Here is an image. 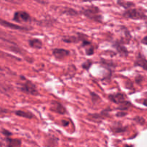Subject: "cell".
Listing matches in <instances>:
<instances>
[{
    "label": "cell",
    "instance_id": "cell-1",
    "mask_svg": "<svg viewBox=\"0 0 147 147\" xmlns=\"http://www.w3.org/2000/svg\"><path fill=\"white\" fill-rule=\"evenodd\" d=\"M100 10L98 7H94V6H91V7H89L88 8H86V9L83 10V14L88 17V18H90V20H95V21L100 22L101 21V16L100 15Z\"/></svg>",
    "mask_w": 147,
    "mask_h": 147
},
{
    "label": "cell",
    "instance_id": "cell-2",
    "mask_svg": "<svg viewBox=\"0 0 147 147\" xmlns=\"http://www.w3.org/2000/svg\"><path fill=\"white\" fill-rule=\"evenodd\" d=\"M123 16L126 18L134 19V20H141V19H144L146 17V15L143 12V11L137 9L131 8L123 14Z\"/></svg>",
    "mask_w": 147,
    "mask_h": 147
},
{
    "label": "cell",
    "instance_id": "cell-3",
    "mask_svg": "<svg viewBox=\"0 0 147 147\" xmlns=\"http://www.w3.org/2000/svg\"><path fill=\"white\" fill-rule=\"evenodd\" d=\"M21 90L24 93H28V94L33 95V96H37L39 94L38 91L36 88V86L32 83H31L30 81H27V80L25 83L22 84Z\"/></svg>",
    "mask_w": 147,
    "mask_h": 147
},
{
    "label": "cell",
    "instance_id": "cell-4",
    "mask_svg": "<svg viewBox=\"0 0 147 147\" xmlns=\"http://www.w3.org/2000/svg\"><path fill=\"white\" fill-rule=\"evenodd\" d=\"M13 20L17 22H27L30 21L31 17H30V14L26 11H19L14 13Z\"/></svg>",
    "mask_w": 147,
    "mask_h": 147
},
{
    "label": "cell",
    "instance_id": "cell-5",
    "mask_svg": "<svg viewBox=\"0 0 147 147\" xmlns=\"http://www.w3.org/2000/svg\"><path fill=\"white\" fill-rule=\"evenodd\" d=\"M109 98L112 102L115 103H118V104H121V103L126 101L124 96L121 93H116V94L110 95Z\"/></svg>",
    "mask_w": 147,
    "mask_h": 147
},
{
    "label": "cell",
    "instance_id": "cell-6",
    "mask_svg": "<svg viewBox=\"0 0 147 147\" xmlns=\"http://www.w3.org/2000/svg\"><path fill=\"white\" fill-rule=\"evenodd\" d=\"M53 55L57 59H63L69 55V52L65 49H54L53 51Z\"/></svg>",
    "mask_w": 147,
    "mask_h": 147
},
{
    "label": "cell",
    "instance_id": "cell-7",
    "mask_svg": "<svg viewBox=\"0 0 147 147\" xmlns=\"http://www.w3.org/2000/svg\"><path fill=\"white\" fill-rule=\"evenodd\" d=\"M135 65L142 67V68H144L147 71V60L140 53L136 58V62H135Z\"/></svg>",
    "mask_w": 147,
    "mask_h": 147
},
{
    "label": "cell",
    "instance_id": "cell-8",
    "mask_svg": "<svg viewBox=\"0 0 147 147\" xmlns=\"http://www.w3.org/2000/svg\"><path fill=\"white\" fill-rule=\"evenodd\" d=\"M52 107L51 109L52 111H55L57 113H60V114H65L66 112L65 109V108L62 106L60 103H59L58 102H56V101H53L52 102V104H51Z\"/></svg>",
    "mask_w": 147,
    "mask_h": 147
},
{
    "label": "cell",
    "instance_id": "cell-9",
    "mask_svg": "<svg viewBox=\"0 0 147 147\" xmlns=\"http://www.w3.org/2000/svg\"><path fill=\"white\" fill-rule=\"evenodd\" d=\"M29 45L34 49H40L42 47V43L38 39H32L29 41Z\"/></svg>",
    "mask_w": 147,
    "mask_h": 147
},
{
    "label": "cell",
    "instance_id": "cell-10",
    "mask_svg": "<svg viewBox=\"0 0 147 147\" xmlns=\"http://www.w3.org/2000/svg\"><path fill=\"white\" fill-rule=\"evenodd\" d=\"M118 4L121 7H124L125 9H130L132 7H134V4L130 1H125L123 0H118Z\"/></svg>",
    "mask_w": 147,
    "mask_h": 147
},
{
    "label": "cell",
    "instance_id": "cell-11",
    "mask_svg": "<svg viewBox=\"0 0 147 147\" xmlns=\"http://www.w3.org/2000/svg\"><path fill=\"white\" fill-rule=\"evenodd\" d=\"M15 114L19 116H21V117L27 118V119H32L34 116L30 112H25L22 111H17L15 112Z\"/></svg>",
    "mask_w": 147,
    "mask_h": 147
},
{
    "label": "cell",
    "instance_id": "cell-12",
    "mask_svg": "<svg viewBox=\"0 0 147 147\" xmlns=\"http://www.w3.org/2000/svg\"><path fill=\"white\" fill-rule=\"evenodd\" d=\"M116 49H117L118 52L122 56H126L128 55V51L126 48H125L123 46H122L121 45L119 44V43H116Z\"/></svg>",
    "mask_w": 147,
    "mask_h": 147
},
{
    "label": "cell",
    "instance_id": "cell-13",
    "mask_svg": "<svg viewBox=\"0 0 147 147\" xmlns=\"http://www.w3.org/2000/svg\"><path fill=\"white\" fill-rule=\"evenodd\" d=\"M7 141L9 146H19L21 145V142L18 139H7Z\"/></svg>",
    "mask_w": 147,
    "mask_h": 147
},
{
    "label": "cell",
    "instance_id": "cell-14",
    "mask_svg": "<svg viewBox=\"0 0 147 147\" xmlns=\"http://www.w3.org/2000/svg\"><path fill=\"white\" fill-rule=\"evenodd\" d=\"M63 41L65 42H77L78 41V37H74V36H68V37H63Z\"/></svg>",
    "mask_w": 147,
    "mask_h": 147
},
{
    "label": "cell",
    "instance_id": "cell-15",
    "mask_svg": "<svg viewBox=\"0 0 147 147\" xmlns=\"http://www.w3.org/2000/svg\"><path fill=\"white\" fill-rule=\"evenodd\" d=\"M131 106V104L128 101H124L123 103H121L120 104V107L119 108V109H120L121 110H126V109H129L130 106Z\"/></svg>",
    "mask_w": 147,
    "mask_h": 147
},
{
    "label": "cell",
    "instance_id": "cell-16",
    "mask_svg": "<svg viewBox=\"0 0 147 147\" xmlns=\"http://www.w3.org/2000/svg\"><path fill=\"white\" fill-rule=\"evenodd\" d=\"M63 13L69 14V15H76V14H78L77 11L70 8H66V9H65V11H63Z\"/></svg>",
    "mask_w": 147,
    "mask_h": 147
},
{
    "label": "cell",
    "instance_id": "cell-17",
    "mask_svg": "<svg viewBox=\"0 0 147 147\" xmlns=\"http://www.w3.org/2000/svg\"><path fill=\"white\" fill-rule=\"evenodd\" d=\"M134 121H136L137 123H139V124H142V125H143L145 122L144 119L142 117H136L134 119Z\"/></svg>",
    "mask_w": 147,
    "mask_h": 147
},
{
    "label": "cell",
    "instance_id": "cell-18",
    "mask_svg": "<svg viewBox=\"0 0 147 147\" xmlns=\"http://www.w3.org/2000/svg\"><path fill=\"white\" fill-rule=\"evenodd\" d=\"M91 64H92L91 62H90V60H88L87 62H86V63L83 65V67L84 69H88L89 67H90V65H91Z\"/></svg>",
    "mask_w": 147,
    "mask_h": 147
},
{
    "label": "cell",
    "instance_id": "cell-19",
    "mask_svg": "<svg viewBox=\"0 0 147 147\" xmlns=\"http://www.w3.org/2000/svg\"><path fill=\"white\" fill-rule=\"evenodd\" d=\"M126 114V113H124V112H119V113H117V116H123Z\"/></svg>",
    "mask_w": 147,
    "mask_h": 147
},
{
    "label": "cell",
    "instance_id": "cell-20",
    "mask_svg": "<svg viewBox=\"0 0 147 147\" xmlns=\"http://www.w3.org/2000/svg\"><path fill=\"white\" fill-rule=\"evenodd\" d=\"M142 42L144 45H147V36H146V37L142 40Z\"/></svg>",
    "mask_w": 147,
    "mask_h": 147
},
{
    "label": "cell",
    "instance_id": "cell-21",
    "mask_svg": "<svg viewBox=\"0 0 147 147\" xmlns=\"http://www.w3.org/2000/svg\"><path fill=\"white\" fill-rule=\"evenodd\" d=\"M63 126H67L68 125V121H63Z\"/></svg>",
    "mask_w": 147,
    "mask_h": 147
},
{
    "label": "cell",
    "instance_id": "cell-22",
    "mask_svg": "<svg viewBox=\"0 0 147 147\" xmlns=\"http://www.w3.org/2000/svg\"><path fill=\"white\" fill-rule=\"evenodd\" d=\"M144 104L145 106H147V99H146V100H144Z\"/></svg>",
    "mask_w": 147,
    "mask_h": 147
},
{
    "label": "cell",
    "instance_id": "cell-23",
    "mask_svg": "<svg viewBox=\"0 0 147 147\" xmlns=\"http://www.w3.org/2000/svg\"><path fill=\"white\" fill-rule=\"evenodd\" d=\"M0 37H1V39H3V40H4V38H3V35H1V33H0Z\"/></svg>",
    "mask_w": 147,
    "mask_h": 147
},
{
    "label": "cell",
    "instance_id": "cell-24",
    "mask_svg": "<svg viewBox=\"0 0 147 147\" xmlns=\"http://www.w3.org/2000/svg\"><path fill=\"white\" fill-rule=\"evenodd\" d=\"M83 1H88V0H83Z\"/></svg>",
    "mask_w": 147,
    "mask_h": 147
}]
</instances>
